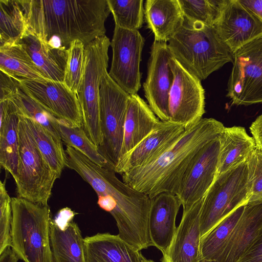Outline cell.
Masks as SVG:
<instances>
[{
	"instance_id": "cell-19",
	"label": "cell",
	"mask_w": 262,
	"mask_h": 262,
	"mask_svg": "<svg viewBox=\"0 0 262 262\" xmlns=\"http://www.w3.org/2000/svg\"><path fill=\"white\" fill-rule=\"evenodd\" d=\"M262 236V201L249 202L216 262H236Z\"/></svg>"
},
{
	"instance_id": "cell-45",
	"label": "cell",
	"mask_w": 262,
	"mask_h": 262,
	"mask_svg": "<svg viewBox=\"0 0 262 262\" xmlns=\"http://www.w3.org/2000/svg\"><path fill=\"white\" fill-rule=\"evenodd\" d=\"M200 262H213L212 261L208 260L204 258H201L200 260Z\"/></svg>"
},
{
	"instance_id": "cell-31",
	"label": "cell",
	"mask_w": 262,
	"mask_h": 262,
	"mask_svg": "<svg viewBox=\"0 0 262 262\" xmlns=\"http://www.w3.org/2000/svg\"><path fill=\"white\" fill-rule=\"evenodd\" d=\"M26 118L42 155L51 168L60 178L67 164L62 141L57 140L49 131L36 121Z\"/></svg>"
},
{
	"instance_id": "cell-1",
	"label": "cell",
	"mask_w": 262,
	"mask_h": 262,
	"mask_svg": "<svg viewBox=\"0 0 262 262\" xmlns=\"http://www.w3.org/2000/svg\"><path fill=\"white\" fill-rule=\"evenodd\" d=\"M28 30L50 46H85L105 35L111 12L107 0H19Z\"/></svg>"
},
{
	"instance_id": "cell-2",
	"label": "cell",
	"mask_w": 262,
	"mask_h": 262,
	"mask_svg": "<svg viewBox=\"0 0 262 262\" xmlns=\"http://www.w3.org/2000/svg\"><path fill=\"white\" fill-rule=\"evenodd\" d=\"M66 167L75 171L98 195H108L121 239L140 251L153 246L148 230L150 199L121 181L113 170L101 167L67 145Z\"/></svg>"
},
{
	"instance_id": "cell-24",
	"label": "cell",
	"mask_w": 262,
	"mask_h": 262,
	"mask_svg": "<svg viewBox=\"0 0 262 262\" xmlns=\"http://www.w3.org/2000/svg\"><path fill=\"white\" fill-rule=\"evenodd\" d=\"M17 42L50 80L63 82L68 48L52 47L28 30Z\"/></svg>"
},
{
	"instance_id": "cell-26",
	"label": "cell",
	"mask_w": 262,
	"mask_h": 262,
	"mask_svg": "<svg viewBox=\"0 0 262 262\" xmlns=\"http://www.w3.org/2000/svg\"><path fill=\"white\" fill-rule=\"evenodd\" d=\"M219 140L216 177L246 161L256 147L253 138L242 126L225 127Z\"/></svg>"
},
{
	"instance_id": "cell-44",
	"label": "cell",
	"mask_w": 262,
	"mask_h": 262,
	"mask_svg": "<svg viewBox=\"0 0 262 262\" xmlns=\"http://www.w3.org/2000/svg\"><path fill=\"white\" fill-rule=\"evenodd\" d=\"M141 258L143 262H155L152 260L147 259L141 254Z\"/></svg>"
},
{
	"instance_id": "cell-42",
	"label": "cell",
	"mask_w": 262,
	"mask_h": 262,
	"mask_svg": "<svg viewBox=\"0 0 262 262\" xmlns=\"http://www.w3.org/2000/svg\"><path fill=\"white\" fill-rule=\"evenodd\" d=\"M239 1L262 21V0H239Z\"/></svg>"
},
{
	"instance_id": "cell-9",
	"label": "cell",
	"mask_w": 262,
	"mask_h": 262,
	"mask_svg": "<svg viewBox=\"0 0 262 262\" xmlns=\"http://www.w3.org/2000/svg\"><path fill=\"white\" fill-rule=\"evenodd\" d=\"M129 96L106 71L100 88V120L102 140L98 149L114 171L120 158Z\"/></svg>"
},
{
	"instance_id": "cell-39",
	"label": "cell",
	"mask_w": 262,
	"mask_h": 262,
	"mask_svg": "<svg viewBox=\"0 0 262 262\" xmlns=\"http://www.w3.org/2000/svg\"><path fill=\"white\" fill-rule=\"evenodd\" d=\"M0 71V101H2L10 99L19 82L18 78Z\"/></svg>"
},
{
	"instance_id": "cell-18",
	"label": "cell",
	"mask_w": 262,
	"mask_h": 262,
	"mask_svg": "<svg viewBox=\"0 0 262 262\" xmlns=\"http://www.w3.org/2000/svg\"><path fill=\"white\" fill-rule=\"evenodd\" d=\"M185 129L182 125L161 121L155 129L119 160L115 171L122 174L148 163L164 151Z\"/></svg>"
},
{
	"instance_id": "cell-11",
	"label": "cell",
	"mask_w": 262,
	"mask_h": 262,
	"mask_svg": "<svg viewBox=\"0 0 262 262\" xmlns=\"http://www.w3.org/2000/svg\"><path fill=\"white\" fill-rule=\"evenodd\" d=\"M170 66L173 80L168 98V121L187 129L203 118L205 91L201 80L173 57Z\"/></svg>"
},
{
	"instance_id": "cell-34",
	"label": "cell",
	"mask_w": 262,
	"mask_h": 262,
	"mask_svg": "<svg viewBox=\"0 0 262 262\" xmlns=\"http://www.w3.org/2000/svg\"><path fill=\"white\" fill-rule=\"evenodd\" d=\"M115 25L124 29L138 30L144 23L143 0H107Z\"/></svg>"
},
{
	"instance_id": "cell-17",
	"label": "cell",
	"mask_w": 262,
	"mask_h": 262,
	"mask_svg": "<svg viewBox=\"0 0 262 262\" xmlns=\"http://www.w3.org/2000/svg\"><path fill=\"white\" fill-rule=\"evenodd\" d=\"M203 198L183 210L179 226L162 262H200V217Z\"/></svg>"
},
{
	"instance_id": "cell-30",
	"label": "cell",
	"mask_w": 262,
	"mask_h": 262,
	"mask_svg": "<svg viewBox=\"0 0 262 262\" xmlns=\"http://www.w3.org/2000/svg\"><path fill=\"white\" fill-rule=\"evenodd\" d=\"M27 30L19 0H0V46L17 42Z\"/></svg>"
},
{
	"instance_id": "cell-4",
	"label": "cell",
	"mask_w": 262,
	"mask_h": 262,
	"mask_svg": "<svg viewBox=\"0 0 262 262\" xmlns=\"http://www.w3.org/2000/svg\"><path fill=\"white\" fill-rule=\"evenodd\" d=\"M168 46L172 57L201 81L233 60L232 52L213 26L185 18Z\"/></svg>"
},
{
	"instance_id": "cell-25",
	"label": "cell",
	"mask_w": 262,
	"mask_h": 262,
	"mask_svg": "<svg viewBox=\"0 0 262 262\" xmlns=\"http://www.w3.org/2000/svg\"><path fill=\"white\" fill-rule=\"evenodd\" d=\"M84 251L86 262H141L140 251L108 233L84 238Z\"/></svg>"
},
{
	"instance_id": "cell-15",
	"label": "cell",
	"mask_w": 262,
	"mask_h": 262,
	"mask_svg": "<svg viewBox=\"0 0 262 262\" xmlns=\"http://www.w3.org/2000/svg\"><path fill=\"white\" fill-rule=\"evenodd\" d=\"M172 57L167 42L154 41L150 48L146 78L143 84L149 106L164 122L169 121L168 98L173 80L170 66Z\"/></svg>"
},
{
	"instance_id": "cell-16",
	"label": "cell",
	"mask_w": 262,
	"mask_h": 262,
	"mask_svg": "<svg viewBox=\"0 0 262 262\" xmlns=\"http://www.w3.org/2000/svg\"><path fill=\"white\" fill-rule=\"evenodd\" d=\"M213 27L232 53L262 36V21L239 0L224 1Z\"/></svg>"
},
{
	"instance_id": "cell-35",
	"label": "cell",
	"mask_w": 262,
	"mask_h": 262,
	"mask_svg": "<svg viewBox=\"0 0 262 262\" xmlns=\"http://www.w3.org/2000/svg\"><path fill=\"white\" fill-rule=\"evenodd\" d=\"M224 0H179L184 17L192 21L213 26Z\"/></svg>"
},
{
	"instance_id": "cell-38",
	"label": "cell",
	"mask_w": 262,
	"mask_h": 262,
	"mask_svg": "<svg viewBox=\"0 0 262 262\" xmlns=\"http://www.w3.org/2000/svg\"><path fill=\"white\" fill-rule=\"evenodd\" d=\"M12 214L11 198L6 188V183L0 182V254L11 247Z\"/></svg>"
},
{
	"instance_id": "cell-12",
	"label": "cell",
	"mask_w": 262,
	"mask_h": 262,
	"mask_svg": "<svg viewBox=\"0 0 262 262\" xmlns=\"http://www.w3.org/2000/svg\"><path fill=\"white\" fill-rule=\"evenodd\" d=\"M145 39L138 30L115 25L111 46L112 60L108 74L128 94H137L141 88L140 70Z\"/></svg>"
},
{
	"instance_id": "cell-14",
	"label": "cell",
	"mask_w": 262,
	"mask_h": 262,
	"mask_svg": "<svg viewBox=\"0 0 262 262\" xmlns=\"http://www.w3.org/2000/svg\"><path fill=\"white\" fill-rule=\"evenodd\" d=\"M219 151L218 138L206 144L193 158L176 193L183 210L203 199L213 183L216 177Z\"/></svg>"
},
{
	"instance_id": "cell-37",
	"label": "cell",
	"mask_w": 262,
	"mask_h": 262,
	"mask_svg": "<svg viewBox=\"0 0 262 262\" xmlns=\"http://www.w3.org/2000/svg\"><path fill=\"white\" fill-rule=\"evenodd\" d=\"M246 163L248 202L262 201V147L256 146Z\"/></svg>"
},
{
	"instance_id": "cell-41",
	"label": "cell",
	"mask_w": 262,
	"mask_h": 262,
	"mask_svg": "<svg viewBox=\"0 0 262 262\" xmlns=\"http://www.w3.org/2000/svg\"><path fill=\"white\" fill-rule=\"evenodd\" d=\"M250 130L256 146L262 147V113L252 122Z\"/></svg>"
},
{
	"instance_id": "cell-23",
	"label": "cell",
	"mask_w": 262,
	"mask_h": 262,
	"mask_svg": "<svg viewBox=\"0 0 262 262\" xmlns=\"http://www.w3.org/2000/svg\"><path fill=\"white\" fill-rule=\"evenodd\" d=\"M144 17L155 41H168L183 25L185 17L179 0H147Z\"/></svg>"
},
{
	"instance_id": "cell-13",
	"label": "cell",
	"mask_w": 262,
	"mask_h": 262,
	"mask_svg": "<svg viewBox=\"0 0 262 262\" xmlns=\"http://www.w3.org/2000/svg\"><path fill=\"white\" fill-rule=\"evenodd\" d=\"M18 80L22 90L48 112L69 124L83 127L77 95L63 82Z\"/></svg>"
},
{
	"instance_id": "cell-29",
	"label": "cell",
	"mask_w": 262,
	"mask_h": 262,
	"mask_svg": "<svg viewBox=\"0 0 262 262\" xmlns=\"http://www.w3.org/2000/svg\"><path fill=\"white\" fill-rule=\"evenodd\" d=\"M245 204L235 209L201 238V258L213 262L218 260L244 211Z\"/></svg>"
},
{
	"instance_id": "cell-8",
	"label": "cell",
	"mask_w": 262,
	"mask_h": 262,
	"mask_svg": "<svg viewBox=\"0 0 262 262\" xmlns=\"http://www.w3.org/2000/svg\"><path fill=\"white\" fill-rule=\"evenodd\" d=\"M246 161L217 176L203 198L201 237L237 207L248 202Z\"/></svg>"
},
{
	"instance_id": "cell-10",
	"label": "cell",
	"mask_w": 262,
	"mask_h": 262,
	"mask_svg": "<svg viewBox=\"0 0 262 262\" xmlns=\"http://www.w3.org/2000/svg\"><path fill=\"white\" fill-rule=\"evenodd\" d=\"M227 97L233 104L262 103V36L233 53Z\"/></svg>"
},
{
	"instance_id": "cell-5",
	"label": "cell",
	"mask_w": 262,
	"mask_h": 262,
	"mask_svg": "<svg viewBox=\"0 0 262 262\" xmlns=\"http://www.w3.org/2000/svg\"><path fill=\"white\" fill-rule=\"evenodd\" d=\"M11 248L24 262H54L51 247L49 205L11 198Z\"/></svg>"
},
{
	"instance_id": "cell-22",
	"label": "cell",
	"mask_w": 262,
	"mask_h": 262,
	"mask_svg": "<svg viewBox=\"0 0 262 262\" xmlns=\"http://www.w3.org/2000/svg\"><path fill=\"white\" fill-rule=\"evenodd\" d=\"M19 121V109L14 101H0V164L14 181L18 175Z\"/></svg>"
},
{
	"instance_id": "cell-46",
	"label": "cell",
	"mask_w": 262,
	"mask_h": 262,
	"mask_svg": "<svg viewBox=\"0 0 262 262\" xmlns=\"http://www.w3.org/2000/svg\"><path fill=\"white\" fill-rule=\"evenodd\" d=\"M141 262H143V261L142 260V259L141 258Z\"/></svg>"
},
{
	"instance_id": "cell-7",
	"label": "cell",
	"mask_w": 262,
	"mask_h": 262,
	"mask_svg": "<svg viewBox=\"0 0 262 262\" xmlns=\"http://www.w3.org/2000/svg\"><path fill=\"white\" fill-rule=\"evenodd\" d=\"M110 46L111 41L106 35L98 37L85 45L83 77L77 94L82 113V127L97 148L102 140L100 120V88L108 67Z\"/></svg>"
},
{
	"instance_id": "cell-3",
	"label": "cell",
	"mask_w": 262,
	"mask_h": 262,
	"mask_svg": "<svg viewBox=\"0 0 262 262\" xmlns=\"http://www.w3.org/2000/svg\"><path fill=\"white\" fill-rule=\"evenodd\" d=\"M225 126L217 120L202 118L185 129L164 151L148 163L122 174L123 182L150 199L164 192L176 194L196 154L219 138Z\"/></svg>"
},
{
	"instance_id": "cell-40",
	"label": "cell",
	"mask_w": 262,
	"mask_h": 262,
	"mask_svg": "<svg viewBox=\"0 0 262 262\" xmlns=\"http://www.w3.org/2000/svg\"><path fill=\"white\" fill-rule=\"evenodd\" d=\"M236 262H262V236Z\"/></svg>"
},
{
	"instance_id": "cell-28",
	"label": "cell",
	"mask_w": 262,
	"mask_h": 262,
	"mask_svg": "<svg viewBox=\"0 0 262 262\" xmlns=\"http://www.w3.org/2000/svg\"><path fill=\"white\" fill-rule=\"evenodd\" d=\"M0 70L18 79L51 80L18 42L0 46Z\"/></svg>"
},
{
	"instance_id": "cell-36",
	"label": "cell",
	"mask_w": 262,
	"mask_h": 262,
	"mask_svg": "<svg viewBox=\"0 0 262 262\" xmlns=\"http://www.w3.org/2000/svg\"><path fill=\"white\" fill-rule=\"evenodd\" d=\"M85 46L82 41L76 40L72 41L68 48L63 82L76 94L83 77Z\"/></svg>"
},
{
	"instance_id": "cell-32",
	"label": "cell",
	"mask_w": 262,
	"mask_h": 262,
	"mask_svg": "<svg viewBox=\"0 0 262 262\" xmlns=\"http://www.w3.org/2000/svg\"><path fill=\"white\" fill-rule=\"evenodd\" d=\"M58 131L62 142L78 150L96 164L112 170L107 161L86 135L83 127L59 120Z\"/></svg>"
},
{
	"instance_id": "cell-33",
	"label": "cell",
	"mask_w": 262,
	"mask_h": 262,
	"mask_svg": "<svg viewBox=\"0 0 262 262\" xmlns=\"http://www.w3.org/2000/svg\"><path fill=\"white\" fill-rule=\"evenodd\" d=\"M9 100H12L16 104L20 114L36 121L57 140L62 141L58 131L60 119L48 112L28 96L20 88V84Z\"/></svg>"
},
{
	"instance_id": "cell-6",
	"label": "cell",
	"mask_w": 262,
	"mask_h": 262,
	"mask_svg": "<svg viewBox=\"0 0 262 262\" xmlns=\"http://www.w3.org/2000/svg\"><path fill=\"white\" fill-rule=\"evenodd\" d=\"M18 137V175L15 181L17 196L34 203L48 205L54 182L59 178L43 158L26 118L20 113Z\"/></svg>"
},
{
	"instance_id": "cell-20",
	"label": "cell",
	"mask_w": 262,
	"mask_h": 262,
	"mask_svg": "<svg viewBox=\"0 0 262 262\" xmlns=\"http://www.w3.org/2000/svg\"><path fill=\"white\" fill-rule=\"evenodd\" d=\"M181 206L177 196L171 193H162L150 199L149 233L153 246L163 255L168 251L176 233V220Z\"/></svg>"
},
{
	"instance_id": "cell-27",
	"label": "cell",
	"mask_w": 262,
	"mask_h": 262,
	"mask_svg": "<svg viewBox=\"0 0 262 262\" xmlns=\"http://www.w3.org/2000/svg\"><path fill=\"white\" fill-rule=\"evenodd\" d=\"M50 238L54 262H86L84 238L73 221L57 224L51 219Z\"/></svg>"
},
{
	"instance_id": "cell-43",
	"label": "cell",
	"mask_w": 262,
	"mask_h": 262,
	"mask_svg": "<svg viewBox=\"0 0 262 262\" xmlns=\"http://www.w3.org/2000/svg\"><path fill=\"white\" fill-rule=\"evenodd\" d=\"M19 259L11 247H8L0 254V262H17Z\"/></svg>"
},
{
	"instance_id": "cell-21",
	"label": "cell",
	"mask_w": 262,
	"mask_h": 262,
	"mask_svg": "<svg viewBox=\"0 0 262 262\" xmlns=\"http://www.w3.org/2000/svg\"><path fill=\"white\" fill-rule=\"evenodd\" d=\"M161 121L148 104L137 94L130 95L126 110L120 160L155 129Z\"/></svg>"
}]
</instances>
